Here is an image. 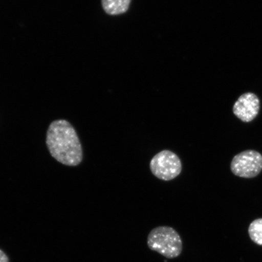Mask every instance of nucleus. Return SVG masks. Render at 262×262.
<instances>
[{"label":"nucleus","mask_w":262,"mask_h":262,"mask_svg":"<svg viewBox=\"0 0 262 262\" xmlns=\"http://www.w3.org/2000/svg\"><path fill=\"white\" fill-rule=\"evenodd\" d=\"M47 145L51 156L63 165L77 166L83 159V150L76 131L67 121H54L49 125Z\"/></svg>","instance_id":"obj_1"},{"label":"nucleus","mask_w":262,"mask_h":262,"mask_svg":"<svg viewBox=\"0 0 262 262\" xmlns=\"http://www.w3.org/2000/svg\"><path fill=\"white\" fill-rule=\"evenodd\" d=\"M147 247L167 258L180 256L183 251V241L174 228L160 226L152 229L147 238Z\"/></svg>","instance_id":"obj_2"},{"label":"nucleus","mask_w":262,"mask_h":262,"mask_svg":"<svg viewBox=\"0 0 262 262\" xmlns=\"http://www.w3.org/2000/svg\"><path fill=\"white\" fill-rule=\"evenodd\" d=\"M152 174L164 181H170L180 174L182 164L179 156L169 150H163L153 157L150 162Z\"/></svg>","instance_id":"obj_3"},{"label":"nucleus","mask_w":262,"mask_h":262,"mask_svg":"<svg viewBox=\"0 0 262 262\" xmlns=\"http://www.w3.org/2000/svg\"><path fill=\"white\" fill-rule=\"evenodd\" d=\"M231 172L245 179L257 177L262 171V155L255 150H246L234 157L231 163Z\"/></svg>","instance_id":"obj_4"},{"label":"nucleus","mask_w":262,"mask_h":262,"mask_svg":"<svg viewBox=\"0 0 262 262\" xmlns=\"http://www.w3.org/2000/svg\"><path fill=\"white\" fill-rule=\"evenodd\" d=\"M259 110V98L252 93L242 94L232 108L235 116L244 123L252 122L257 116Z\"/></svg>","instance_id":"obj_5"},{"label":"nucleus","mask_w":262,"mask_h":262,"mask_svg":"<svg viewBox=\"0 0 262 262\" xmlns=\"http://www.w3.org/2000/svg\"><path fill=\"white\" fill-rule=\"evenodd\" d=\"M130 3L131 0H101L104 12L110 15L124 14L129 9Z\"/></svg>","instance_id":"obj_6"},{"label":"nucleus","mask_w":262,"mask_h":262,"mask_svg":"<svg viewBox=\"0 0 262 262\" xmlns=\"http://www.w3.org/2000/svg\"><path fill=\"white\" fill-rule=\"evenodd\" d=\"M248 234L254 244L262 246V218L255 219L249 226Z\"/></svg>","instance_id":"obj_7"},{"label":"nucleus","mask_w":262,"mask_h":262,"mask_svg":"<svg viewBox=\"0 0 262 262\" xmlns=\"http://www.w3.org/2000/svg\"><path fill=\"white\" fill-rule=\"evenodd\" d=\"M0 262H9L7 255L1 250H0Z\"/></svg>","instance_id":"obj_8"}]
</instances>
